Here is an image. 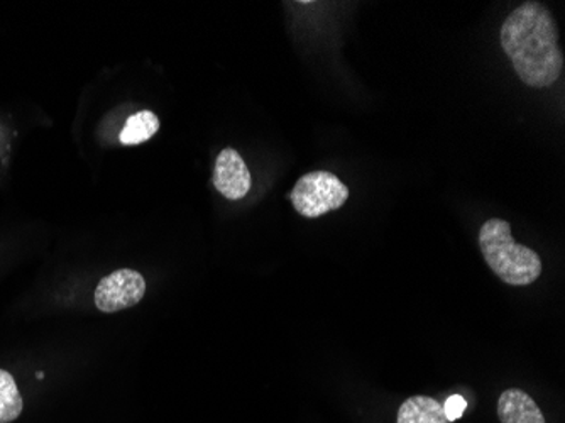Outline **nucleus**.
I'll return each mask as SVG.
<instances>
[{"mask_svg":"<svg viewBox=\"0 0 565 423\" xmlns=\"http://www.w3.org/2000/svg\"><path fill=\"white\" fill-rule=\"evenodd\" d=\"M501 47L523 84L551 87L561 78L564 53L558 46L554 15L539 2H525L501 25Z\"/></svg>","mask_w":565,"mask_h":423,"instance_id":"obj_1","label":"nucleus"},{"mask_svg":"<svg viewBox=\"0 0 565 423\" xmlns=\"http://www.w3.org/2000/svg\"><path fill=\"white\" fill-rule=\"evenodd\" d=\"M479 247L494 275L508 285L529 286L542 275V257L516 243L510 222L503 219H490L482 224Z\"/></svg>","mask_w":565,"mask_h":423,"instance_id":"obj_2","label":"nucleus"},{"mask_svg":"<svg viewBox=\"0 0 565 423\" xmlns=\"http://www.w3.org/2000/svg\"><path fill=\"white\" fill-rule=\"evenodd\" d=\"M298 214L308 219L339 210L349 199V189L330 171H312L295 183L290 193Z\"/></svg>","mask_w":565,"mask_h":423,"instance_id":"obj_3","label":"nucleus"},{"mask_svg":"<svg viewBox=\"0 0 565 423\" xmlns=\"http://www.w3.org/2000/svg\"><path fill=\"white\" fill-rule=\"evenodd\" d=\"M146 282L135 269H117L104 276L95 288V307L104 314H116L135 307L145 298Z\"/></svg>","mask_w":565,"mask_h":423,"instance_id":"obj_4","label":"nucleus"},{"mask_svg":"<svg viewBox=\"0 0 565 423\" xmlns=\"http://www.w3.org/2000/svg\"><path fill=\"white\" fill-rule=\"evenodd\" d=\"M250 184L253 180L243 156L233 148L222 149L214 168V187L217 192L225 199L241 200L249 193Z\"/></svg>","mask_w":565,"mask_h":423,"instance_id":"obj_5","label":"nucleus"},{"mask_svg":"<svg viewBox=\"0 0 565 423\" xmlns=\"http://www.w3.org/2000/svg\"><path fill=\"white\" fill-rule=\"evenodd\" d=\"M498 419L501 423H545L544 413L535 400L519 388L503 391L498 399Z\"/></svg>","mask_w":565,"mask_h":423,"instance_id":"obj_6","label":"nucleus"},{"mask_svg":"<svg viewBox=\"0 0 565 423\" xmlns=\"http://www.w3.org/2000/svg\"><path fill=\"white\" fill-rule=\"evenodd\" d=\"M396 423H449L444 412L443 403L430 396H412L406 399L398 410Z\"/></svg>","mask_w":565,"mask_h":423,"instance_id":"obj_7","label":"nucleus"},{"mask_svg":"<svg viewBox=\"0 0 565 423\" xmlns=\"http://www.w3.org/2000/svg\"><path fill=\"white\" fill-rule=\"evenodd\" d=\"M160 130V119L151 110L132 114L120 130L119 141L124 146L142 145Z\"/></svg>","mask_w":565,"mask_h":423,"instance_id":"obj_8","label":"nucleus"},{"mask_svg":"<svg viewBox=\"0 0 565 423\" xmlns=\"http://www.w3.org/2000/svg\"><path fill=\"white\" fill-rule=\"evenodd\" d=\"M24 409L21 391L11 373L0 369V423H11L21 416Z\"/></svg>","mask_w":565,"mask_h":423,"instance_id":"obj_9","label":"nucleus"},{"mask_svg":"<svg viewBox=\"0 0 565 423\" xmlns=\"http://www.w3.org/2000/svg\"><path fill=\"white\" fill-rule=\"evenodd\" d=\"M443 406L444 412H446L447 422H456L468 409V402L460 394H452L450 399H447L446 405Z\"/></svg>","mask_w":565,"mask_h":423,"instance_id":"obj_10","label":"nucleus"}]
</instances>
